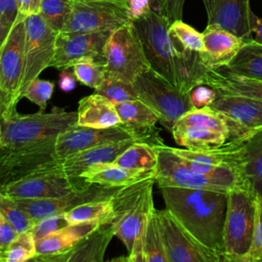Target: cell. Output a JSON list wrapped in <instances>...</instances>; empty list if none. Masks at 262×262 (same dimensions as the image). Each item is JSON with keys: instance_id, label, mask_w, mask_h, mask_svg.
Returning <instances> with one entry per match:
<instances>
[{"instance_id": "16", "label": "cell", "mask_w": 262, "mask_h": 262, "mask_svg": "<svg viewBox=\"0 0 262 262\" xmlns=\"http://www.w3.org/2000/svg\"><path fill=\"white\" fill-rule=\"evenodd\" d=\"M97 183H87L85 186L57 198L48 199H14L17 205L26 211L31 219L37 221L52 215L63 214L72 209L95 201L110 200L120 189Z\"/></svg>"}, {"instance_id": "53", "label": "cell", "mask_w": 262, "mask_h": 262, "mask_svg": "<svg viewBox=\"0 0 262 262\" xmlns=\"http://www.w3.org/2000/svg\"><path fill=\"white\" fill-rule=\"evenodd\" d=\"M11 27H12V26H9V25L3 23L2 20H0V49H1V47H2V45H3V43H4V41H5V39H6V37H7V35H8V33H9Z\"/></svg>"}, {"instance_id": "29", "label": "cell", "mask_w": 262, "mask_h": 262, "mask_svg": "<svg viewBox=\"0 0 262 262\" xmlns=\"http://www.w3.org/2000/svg\"><path fill=\"white\" fill-rule=\"evenodd\" d=\"M246 149L245 178L248 188L255 194L262 193V128L244 137Z\"/></svg>"}, {"instance_id": "6", "label": "cell", "mask_w": 262, "mask_h": 262, "mask_svg": "<svg viewBox=\"0 0 262 262\" xmlns=\"http://www.w3.org/2000/svg\"><path fill=\"white\" fill-rule=\"evenodd\" d=\"M129 138H139L152 145H164L157 127L134 129L124 124L108 128H92L75 124L60 133L54 143V151L59 160L74 154L110 142Z\"/></svg>"}, {"instance_id": "33", "label": "cell", "mask_w": 262, "mask_h": 262, "mask_svg": "<svg viewBox=\"0 0 262 262\" xmlns=\"http://www.w3.org/2000/svg\"><path fill=\"white\" fill-rule=\"evenodd\" d=\"M116 108L121 123L134 129L152 128L159 122L156 113L139 98L118 103Z\"/></svg>"}, {"instance_id": "8", "label": "cell", "mask_w": 262, "mask_h": 262, "mask_svg": "<svg viewBox=\"0 0 262 262\" xmlns=\"http://www.w3.org/2000/svg\"><path fill=\"white\" fill-rule=\"evenodd\" d=\"M134 85L138 98L156 113L159 122L170 132L175 123L193 108L187 92L181 91L151 69L140 74Z\"/></svg>"}, {"instance_id": "2", "label": "cell", "mask_w": 262, "mask_h": 262, "mask_svg": "<svg viewBox=\"0 0 262 262\" xmlns=\"http://www.w3.org/2000/svg\"><path fill=\"white\" fill-rule=\"evenodd\" d=\"M155 178L122 186L112 198L115 235L124 244L129 256L127 261L144 262L143 235L147 220L155 209L152 187Z\"/></svg>"}, {"instance_id": "22", "label": "cell", "mask_w": 262, "mask_h": 262, "mask_svg": "<svg viewBox=\"0 0 262 262\" xmlns=\"http://www.w3.org/2000/svg\"><path fill=\"white\" fill-rule=\"evenodd\" d=\"M202 35L205 50L200 56L203 64L210 70L226 67L248 43L216 25H207Z\"/></svg>"}, {"instance_id": "17", "label": "cell", "mask_w": 262, "mask_h": 262, "mask_svg": "<svg viewBox=\"0 0 262 262\" xmlns=\"http://www.w3.org/2000/svg\"><path fill=\"white\" fill-rule=\"evenodd\" d=\"M87 183L83 178L68 176L59 167L7 183L0 191L13 199H48L67 194Z\"/></svg>"}, {"instance_id": "28", "label": "cell", "mask_w": 262, "mask_h": 262, "mask_svg": "<svg viewBox=\"0 0 262 262\" xmlns=\"http://www.w3.org/2000/svg\"><path fill=\"white\" fill-rule=\"evenodd\" d=\"M155 177L156 172L129 169L114 163L92 167L81 176V178L88 183H97L118 187L128 186Z\"/></svg>"}, {"instance_id": "44", "label": "cell", "mask_w": 262, "mask_h": 262, "mask_svg": "<svg viewBox=\"0 0 262 262\" xmlns=\"http://www.w3.org/2000/svg\"><path fill=\"white\" fill-rule=\"evenodd\" d=\"M188 94L193 108L210 107L218 96L217 90L207 84H199L194 86Z\"/></svg>"}, {"instance_id": "21", "label": "cell", "mask_w": 262, "mask_h": 262, "mask_svg": "<svg viewBox=\"0 0 262 262\" xmlns=\"http://www.w3.org/2000/svg\"><path fill=\"white\" fill-rule=\"evenodd\" d=\"M208 25H216L235 36L253 41L250 29V0H202Z\"/></svg>"}, {"instance_id": "4", "label": "cell", "mask_w": 262, "mask_h": 262, "mask_svg": "<svg viewBox=\"0 0 262 262\" xmlns=\"http://www.w3.org/2000/svg\"><path fill=\"white\" fill-rule=\"evenodd\" d=\"M132 23L150 69L180 89L179 58L170 37L168 18L151 9Z\"/></svg>"}, {"instance_id": "31", "label": "cell", "mask_w": 262, "mask_h": 262, "mask_svg": "<svg viewBox=\"0 0 262 262\" xmlns=\"http://www.w3.org/2000/svg\"><path fill=\"white\" fill-rule=\"evenodd\" d=\"M158 146L147 142L137 141L126 148L114 162L121 167L151 171L157 173Z\"/></svg>"}, {"instance_id": "32", "label": "cell", "mask_w": 262, "mask_h": 262, "mask_svg": "<svg viewBox=\"0 0 262 262\" xmlns=\"http://www.w3.org/2000/svg\"><path fill=\"white\" fill-rule=\"evenodd\" d=\"M68 224L83 222H97L99 224H111L114 220V207L112 199L89 202L80 205L69 212L63 213Z\"/></svg>"}, {"instance_id": "40", "label": "cell", "mask_w": 262, "mask_h": 262, "mask_svg": "<svg viewBox=\"0 0 262 262\" xmlns=\"http://www.w3.org/2000/svg\"><path fill=\"white\" fill-rule=\"evenodd\" d=\"M73 71L79 82L93 89H96L102 83L105 76L103 63L91 57L77 61L73 66Z\"/></svg>"}, {"instance_id": "15", "label": "cell", "mask_w": 262, "mask_h": 262, "mask_svg": "<svg viewBox=\"0 0 262 262\" xmlns=\"http://www.w3.org/2000/svg\"><path fill=\"white\" fill-rule=\"evenodd\" d=\"M168 262H222V256L199 242L166 208L157 210Z\"/></svg>"}, {"instance_id": "41", "label": "cell", "mask_w": 262, "mask_h": 262, "mask_svg": "<svg viewBox=\"0 0 262 262\" xmlns=\"http://www.w3.org/2000/svg\"><path fill=\"white\" fill-rule=\"evenodd\" d=\"M53 89L54 84L52 82L40 79L38 77L30 83L24 92L23 97H26L37 104L41 111H45L47 101L50 99Z\"/></svg>"}, {"instance_id": "9", "label": "cell", "mask_w": 262, "mask_h": 262, "mask_svg": "<svg viewBox=\"0 0 262 262\" xmlns=\"http://www.w3.org/2000/svg\"><path fill=\"white\" fill-rule=\"evenodd\" d=\"M175 142L188 149H208L230 140L226 119L211 107L192 108L171 130Z\"/></svg>"}, {"instance_id": "24", "label": "cell", "mask_w": 262, "mask_h": 262, "mask_svg": "<svg viewBox=\"0 0 262 262\" xmlns=\"http://www.w3.org/2000/svg\"><path fill=\"white\" fill-rule=\"evenodd\" d=\"M115 235L111 224H101L70 250L55 254L36 256L33 260L50 262H100Z\"/></svg>"}, {"instance_id": "49", "label": "cell", "mask_w": 262, "mask_h": 262, "mask_svg": "<svg viewBox=\"0 0 262 262\" xmlns=\"http://www.w3.org/2000/svg\"><path fill=\"white\" fill-rule=\"evenodd\" d=\"M17 16L15 0H0V20L12 26Z\"/></svg>"}, {"instance_id": "51", "label": "cell", "mask_w": 262, "mask_h": 262, "mask_svg": "<svg viewBox=\"0 0 262 262\" xmlns=\"http://www.w3.org/2000/svg\"><path fill=\"white\" fill-rule=\"evenodd\" d=\"M76 76L74 73H71L69 69L61 70V73L59 74V87L64 92H70L75 88L76 85Z\"/></svg>"}, {"instance_id": "14", "label": "cell", "mask_w": 262, "mask_h": 262, "mask_svg": "<svg viewBox=\"0 0 262 262\" xmlns=\"http://www.w3.org/2000/svg\"><path fill=\"white\" fill-rule=\"evenodd\" d=\"M25 28V69L18 91V100L23 98V94L30 83L50 67L58 34L39 13L27 16Z\"/></svg>"}, {"instance_id": "11", "label": "cell", "mask_w": 262, "mask_h": 262, "mask_svg": "<svg viewBox=\"0 0 262 262\" xmlns=\"http://www.w3.org/2000/svg\"><path fill=\"white\" fill-rule=\"evenodd\" d=\"M171 148L182 159L185 165L196 172L211 176L241 177L246 180L244 138L229 140L220 146L208 149Z\"/></svg>"}, {"instance_id": "42", "label": "cell", "mask_w": 262, "mask_h": 262, "mask_svg": "<svg viewBox=\"0 0 262 262\" xmlns=\"http://www.w3.org/2000/svg\"><path fill=\"white\" fill-rule=\"evenodd\" d=\"M257 210L254 234L249 252L241 262H262V193L256 194Z\"/></svg>"}, {"instance_id": "13", "label": "cell", "mask_w": 262, "mask_h": 262, "mask_svg": "<svg viewBox=\"0 0 262 262\" xmlns=\"http://www.w3.org/2000/svg\"><path fill=\"white\" fill-rule=\"evenodd\" d=\"M53 141L0 148V189L7 183L60 167Z\"/></svg>"}, {"instance_id": "45", "label": "cell", "mask_w": 262, "mask_h": 262, "mask_svg": "<svg viewBox=\"0 0 262 262\" xmlns=\"http://www.w3.org/2000/svg\"><path fill=\"white\" fill-rule=\"evenodd\" d=\"M185 0H157L158 12L168 18L170 24L182 19Z\"/></svg>"}, {"instance_id": "34", "label": "cell", "mask_w": 262, "mask_h": 262, "mask_svg": "<svg viewBox=\"0 0 262 262\" xmlns=\"http://www.w3.org/2000/svg\"><path fill=\"white\" fill-rule=\"evenodd\" d=\"M144 262H168L157 209L151 212L143 235Z\"/></svg>"}, {"instance_id": "47", "label": "cell", "mask_w": 262, "mask_h": 262, "mask_svg": "<svg viewBox=\"0 0 262 262\" xmlns=\"http://www.w3.org/2000/svg\"><path fill=\"white\" fill-rule=\"evenodd\" d=\"M151 0H127L128 13L131 21L146 15L150 10Z\"/></svg>"}, {"instance_id": "43", "label": "cell", "mask_w": 262, "mask_h": 262, "mask_svg": "<svg viewBox=\"0 0 262 262\" xmlns=\"http://www.w3.org/2000/svg\"><path fill=\"white\" fill-rule=\"evenodd\" d=\"M66 225H68V222L64 219L63 214L52 215L37 221L31 229V231L33 233L35 241H38Z\"/></svg>"}, {"instance_id": "39", "label": "cell", "mask_w": 262, "mask_h": 262, "mask_svg": "<svg viewBox=\"0 0 262 262\" xmlns=\"http://www.w3.org/2000/svg\"><path fill=\"white\" fill-rule=\"evenodd\" d=\"M0 213L14 226L18 233L29 231L35 225L31 217L21 209L16 201L0 191Z\"/></svg>"}, {"instance_id": "54", "label": "cell", "mask_w": 262, "mask_h": 262, "mask_svg": "<svg viewBox=\"0 0 262 262\" xmlns=\"http://www.w3.org/2000/svg\"><path fill=\"white\" fill-rule=\"evenodd\" d=\"M4 147L3 145V141H2V131H1V125H0V148Z\"/></svg>"}, {"instance_id": "30", "label": "cell", "mask_w": 262, "mask_h": 262, "mask_svg": "<svg viewBox=\"0 0 262 262\" xmlns=\"http://www.w3.org/2000/svg\"><path fill=\"white\" fill-rule=\"evenodd\" d=\"M222 70L248 78L262 80V45L248 42Z\"/></svg>"}, {"instance_id": "3", "label": "cell", "mask_w": 262, "mask_h": 262, "mask_svg": "<svg viewBox=\"0 0 262 262\" xmlns=\"http://www.w3.org/2000/svg\"><path fill=\"white\" fill-rule=\"evenodd\" d=\"M78 113L55 107L50 113L39 111L20 115L17 111L0 119L2 141L5 147L40 144L56 140L57 136L77 124Z\"/></svg>"}, {"instance_id": "19", "label": "cell", "mask_w": 262, "mask_h": 262, "mask_svg": "<svg viewBox=\"0 0 262 262\" xmlns=\"http://www.w3.org/2000/svg\"><path fill=\"white\" fill-rule=\"evenodd\" d=\"M111 31L92 33L59 32L50 67L58 70L73 68L80 59L91 57L103 63V51Z\"/></svg>"}, {"instance_id": "46", "label": "cell", "mask_w": 262, "mask_h": 262, "mask_svg": "<svg viewBox=\"0 0 262 262\" xmlns=\"http://www.w3.org/2000/svg\"><path fill=\"white\" fill-rule=\"evenodd\" d=\"M14 226L0 213V250L4 251L17 237Z\"/></svg>"}, {"instance_id": "52", "label": "cell", "mask_w": 262, "mask_h": 262, "mask_svg": "<svg viewBox=\"0 0 262 262\" xmlns=\"http://www.w3.org/2000/svg\"><path fill=\"white\" fill-rule=\"evenodd\" d=\"M15 111L11 110L9 97L0 89V119L10 115Z\"/></svg>"}, {"instance_id": "55", "label": "cell", "mask_w": 262, "mask_h": 262, "mask_svg": "<svg viewBox=\"0 0 262 262\" xmlns=\"http://www.w3.org/2000/svg\"><path fill=\"white\" fill-rule=\"evenodd\" d=\"M2 254H3V251L0 250V262H2Z\"/></svg>"}, {"instance_id": "10", "label": "cell", "mask_w": 262, "mask_h": 262, "mask_svg": "<svg viewBox=\"0 0 262 262\" xmlns=\"http://www.w3.org/2000/svg\"><path fill=\"white\" fill-rule=\"evenodd\" d=\"M105 76L130 82L150 69L133 23H128L110 35L103 51Z\"/></svg>"}, {"instance_id": "23", "label": "cell", "mask_w": 262, "mask_h": 262, "mask_svg": "<svg viewBox=\"0 0 262 262\" xmlns=\"http://www.w3.org/2000/svg\"><path fill=\"white\" fill-rule=\"evenodd\" d=\"M137 141L145 142L139 138H129L82 150L61 160L60 168L68 176L81 178L82 174L92 167L114 163L126 148Z\"/></svg>"}, {"instance_id": "5", "label": "cell", "mask_w": 262, "mask_h": 262, "mask_svg": "<svg viewBox=\"0 0 262 262\" xmlns=\"http://www.w3.org/2000/svg\"><path fill=\"white\" fill-rule=\"evenodd\" d=\"M256 194L247 188L227 193L223 226V261L241 262L249 252L256 221Z\"/></svg>"}, {"instance_id": "37", "label": "cell", "mask_w": 262, "mask_h": 262, "mask_svg": "<svg viewBox=\"0 0 262 262\" xmlns=\"http://www.w3.org/2000/svg\"><path fill=\"white\" fill-rule=\"evenodd\" d=\"M37 256L36 241L31 230L18 233L2 254V262H25Z\"/></svg>"}, {"instance_id": "48", "label": "cell", "mask_w": 262, "mask_h": 262, "mask_svg": "<svg viewBox=\"0 0 262 262\" xmlns=\"http://www.w3.org/2000/svg\"><path fill=\"white\" fill-rule=\"evenodd\" d=\"M42 0H15L17 8V16L15 19H25L32 14L40 12Z\"/></svg>"}, {"instance_id": "20", "label": "cell", "mask_w": 262, "mask_h": 262, "mask_svg": "<svg viewBox=\"0 0 262 262\" xmlns=\"http://www.w3.org/2000/svg\"><path fill=\"white\" fill-rule=\"evenodd\" d=\"M210 107L226 119L230 140L247 137L262 128V100L218 93Z\"/></svg>"}, {"instance_id": "12", "label": "cell", "mask_w": 262, "mask_h": 262, "mask_svg": "<svg viewBox=\"0 0 262 262\" xmlns=\"http://www.w3.org/2000/svg\"><path fill=\"white\" fill-rule=\"evenodd\" d=\"M131 23L127 0H73L71 13L60 32L115 31Z\"/></svg>"}, {"instance_id": "25", "label": "cell", "mask_w": 262, "mask_h": 262, "mask_svg": "<svg viewBox=\"0 0 262 262\" xmlns=\"http://www.w3.org/2000/svg\"><path fill=\"white\" fill-rule=\"evenodd\" d=\"M202 84L212 86L219 94L241 95L262 100V80L234 75L222 69H208Z\"/></svg>"}, {"instance_id": "26", "label": "cell", "mask_w": 262, "mask_h": 262, "mask_svg": "<svg viewBox=\"0 0 262 262\" xmlns=\"http://www.w3.org/2000/svg\"><path fill=\"white\" fill-rule=\"evenodd\" d=\"M77 113V124L82 126L108 128L121 124L116 104L96 92L80 99Z\"/></svg>"}, {"instance_id": "36", "label": "cell", "mask_w": 262, "mask_h": 262, "mask_svg": "<svg viewBox=\"0 0 262 262\" xmlns=\"http://www.w3.org/2000/svg\"><path fill=\"white\" fill-rule=\"evenodd\" d=\"M169 33L174 47L202 53L205 50L203 35L191 26L178 19L169 27Z\"/></svg>"}, {"instance_id": "35", "label": "cell", "mask_w": 262, "mask_h": 262, "mask_svg": "<svg viewBox=\"0 0 262 262\" xmlns=\"http://www.w3.org/2000/svg\"><path fill=\"white\" fill-rule=\"evenodd\" d=\"M95 91L115 104L138 99V92L134 82L116 77L104 76L102 83L95 89Z\"/></svg>"}, {"instance_id": "18", "label": "cell", "mask_w": 262, "mask_h": 262, "mask_svg": "<svg viewBox=\"0 0 262 262\" xmlns=\"http://www.w3.org/2000/svg\"><path fill=\"white\" fill-rule=\"evenodd\" d=\"M25 19H15L0 49V89L9 97L16 111L18 91L25 69Z\"/></svg>"}, {"instance_id": "7", "label": "cell", "mask_w": 262, "mask_h": 262, "mask_svg": "<svg viewBox=\"0 0 262 262\" xmlns=\"http://www.w3.org/2000/svg\"><path fill=\"white\" fill-rule=\"evenodd\" d=\"M155 179L159 187L200 188L222 192L238 188L249 189L244 178L211 176L192 170L172 150L171 146L165 144L158 146V167Z\"/></svg>"}, {"instance_id": "50", "label": "cell", "mask_w": 262, "mask_h": 262, "mask_svg": "<svg viewBox=\"0 0 262 262\" xmlns=\"http://www.w3.org/2000/svg\"><path fill=\"white\" fill-rule=\"evenodd\" d=\"M250 29L254 42L262 45V17L254 14L252 10L250 12Z\"/></svg>"}, {"instance_id": "27", "label": "cell", "mask_w": 262, "mask_h": 262, "mask_svg": "<svg viewBox=\"0 0 262 262\" xmlns=\"http://www.w3.org/2000/svg\"><path fill=\"white\" fill-rule=\"evenodd\" d=\"M99 225L97 222L68 224L56 231L36 241L37 256L55 255L73 248L79 241L87 236Z\"/></svg>"}, {"instance_id": "38", "label": "cell", "mask_w": 262, "mask_h": 262, "mask_svg": "<svg viewBox=\"0 0 262 262\" xmlns=\"http://www.w3.org/2000/svg\"><path fill=\"white\" fill-rule=\"evenodd\" d=\"M73 0H42L39 14L56 32H60L71 13Z\"/></svg>"}, {"instance_id": "1", "label": "cell", "mask_w": 262, "mask_h": 262, "mask_svg": "<svg viewBox=\"0 0 262 262\" xmlns=\"http://www.w3.org/2000/svg\"><path fill=\"white\" fill-rule=\"evenodd\" d=\"M165 208L203 245L223 261V226L227 193L200 188L160 187Z\"/></svg>"}]
</instances>
